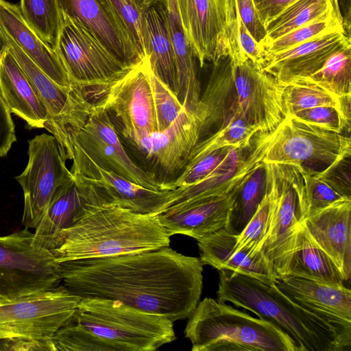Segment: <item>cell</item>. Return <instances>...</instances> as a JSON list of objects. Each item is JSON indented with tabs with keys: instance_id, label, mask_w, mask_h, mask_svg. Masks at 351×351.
I'll use <instances>...</instances> for the list:
<instances>
[{
	"instance_id": "7402d4cb",
	"label": "cell",
	"mask_w": 351,
	"mask_h": 351,
	"mask_svg": "<svg viewBox=\"0 0 351 351\" xmlns=\"http://www.w3.org/2000/svg\"><path fill=\"white\" fill-rule=\"evenodd\" d=\"M236 193L172 205L157 216L170 237L180 234L198 241L225 228Z\"/></svg>"
},
{
	"instance_id": "f1b7e54d",
	"label": "cell",
	"mask_w": 351,
	"mask_h": 351,
	"mask_svg": "<svg viewBox=\"0 0 351 351\" xmlns=\"http://www.w3.org/2000/svg\"><path fill=\"white\" fill-rule=\"evenodd\" d=\"M174 49L177 69L176 97L188 111L195 114L200 101L201 88L195 60L182 25L176 0H163Z\"/></svg>"
},
{
	"instance_id": "d4e9b609",
	"label": "cell",
	"mask_w": 351,
	"mask_h": 351,
	"mask_svg": "<svg viewBox=\"0 0 351 351\" xmlns=\"http://www.w3.org/2000/svg\"><path fill=\"white\" fill-rule=\"evenodd\" d=\"M89 204H96L86 187L73 174L54 193L38 226L34 241L40 246L53 248L59 233L75 224L86 212Z\"/></svg>"
},
{
	"instance_id": "d590c367",
	"label": "cell",
	"mask_w": 351,
	"mask_h": 351,
	"mask_svg": "<svg viewBox=\"0 0 351 351\" xmlns=\"http://www.w3.org/2000/svg\"><path fill=\"white\" fill-rule=\"evenodd\" d=\"M19 6L29 26L55 49L62 24L58 0H21Z\"/></svg>"
},
{
	"instance_id": "ab89813d",
	"label": "cell",
	"mask_w": 351,
	"mask_h": 351,
	"mask_svg": "<svg viewBox=\"0 0 351 351\" xmlns=\"http://www.w3.org/2000/svg\"><path fill=\"white\" fill-rule=\"evenodd\" d=\"M271 213V197L265 182V194L262 201L247 226L237 236V250H247L253 254L261 252L260 249L269 230Z\"/></svg>"
},
{
	"instance_id": "277c9868",
	"label": "cell",
	"mask_w": 351,
	"mask_h": 351,
	"mask_svg": "<svg viewBox=\"0 0 351 351\" xmlns=\"http://www.w3.org/2000/svg\"><path fill=\"white\" fill-rule=\"evenodd\" d=\"M72 320L120 351H154L176 339L169 319L114 300L81 298Z\"/></svg>"
},
{
	"instance_id": "f6af8a7d",
	"label": "cell",
	"mask_w": 351,
	"mask_h": 351,
	"mask_svg": "<svg viewBox=\"0 0 351 351\" xmlns=\"http://www.w3.org/2000/svg\"><path fill=\"white\" fill-rule=\"evenodd\" d=\"M239 16L251 35L262 45L266 38V29L257 13L253 0H235Z\"/></svg>"
},
{
	"instance_id": "b9f144b4",
	"label": "cell",
	"mask_w": 351,
	"mask_h": 351,
	"mask_svg": "<svg viewBox=\"0 0 351 351\" xmlns=\"http://www.w3.org/2000/svg\"><path fill=\"white\" fill-rule=\"evenodd\" d=\"M123 21L142 56L145 58L142 39V19L148 5L144 0H109Z\"/></svg>"
},
{
	"instance_id": "4dcf8cb0",
	"label": "cell",
	"mask_w": 351,
	"mask_h": 351,
	"mask_svg": "<svg viewBox=\"0 0 351 351\" xmlns=\"http://www.w3.org/2000/svg\"><path fill=\"white\" fill-rule=\"evenodd\" d=\"M341 161L323 171L300 166L306 206L305 219L335 203L351 199L350 178H346L345 173H340V167L338 169Z\"/></svg>"
},
{
	"instance_id": "8992f818",
	"label": "cell",
	"mask_w": 351,
	"mask_h": 351,
	"mask_svg": "<svg viewBox=\"0 0 351 351\" xmlns=\"http://www.w3.org/2000/svg\"><path fill=\"white\" fill-rule=\"evenodd\" d=\"M61 12L55 51L73 84L87 97L92 92L100 97L132 66L120 60L80 21Z\"/></svg>"
},
{
	"instance_id": "44dd1931",
	"label": "cell",
	"mask_w": 351,
	"mask_h": 351,
	"mask_svg": "<svg viewBox=\"0 0 351 351\" xmlns=\"http://www.w3.org/2000/svg\"><path fill=\"white\" fill-rule=\"evenodd\" d=\"M304 227L314 242L338 267L345 280L351 274V199H347L306 217Z\"/></svg>"
},
{
	"instance_id": "bcb514c9",
	"label": "cell",
	"mask_w": 351,
	"mask_h": 351,
	"mask_svg": "<svg viewBox=\"0 0 351 351\" xmlns=\"http://www.w3.org/2000/svg\"><path fill=\"white\" fill-rule=\"evenodd\" d=\"M11 112L0 93V158L6 156L12 144L16 141Z\"/></svg>"
},
{
	"instance_id": "30bf717a",
	"label": "cell",
	"mask_w": 351,
	"mask_h": 351,
	"mask_svg": "<svg viewBox=\"0 0 351 351\" xmlns=\"http://www.w3.org/2000/svg\"><path fill=\"white\" fill-rule=\"evenodd\" d=\"M193 53L202 67L229 56L235 63L248 59L237 41L235 0H176Z\"/></svg>"
},
{
	"instance_id": "9a60e30c",
	"label": "cell",
	"mask_w": 351,
	"mask_h": 351,
	"mask_svg": "<svg viewBox=\"0 0 351 351\" xmlns=\"http://www.w3.org/2000/svg\"><path fill=\"white\" fill-rule=\"evenodd\" d=\"M71 144L100 167L145 188L165 191L154 174L130 158L110 114L94 103L85 123L72 137Z\"/></svg>"
},
{
	"instance_id": "74e56055",
	"label": "cell",
	"mask_w": 351,
	"mask_h": 351,
	"mask_svg": "<svg viewBox=\"0 0 351 351\" xmlns=\"http://www.w3.org/2000/svg\"><path fill=\"white\" fill-rule=\"evenodd\" d=\"M337 32H345L341 11H333L324 18L298 27L265 44L263 47L265 54L278 53L315 38Z\"/></svg>"
},
{
	"instance_id": "c3c4849f",
	"label": "cell",
	"mask_w": 351,
	"mask_h": 351,
	"mask_svg": "<svg viewBox=\"0 0 351 351\" xmlns=\"http://www.w3.org/2000/svg\"><path fill=\"white\" fill-rule=\"evenodd\" d=\"M257 13L265 26L296 0H253Z\"/></svg>"
},
{
	"instance_id": "484cf974",
	"label": "cell",
	"mask_w": 351,
	"mask_h": 351,
	"mask_svg": "<svg viewBox=\"0 0 351 351\" xmlns=\"http://www.w3.org/2000/svg\"><path fill=\"white\" fill-rule=\"evenodd\" d=\"M0 26L52 80L74 86L55 49L29 26L19 5L0 0Z\"/></svg>"
},
{
	"instance_id": "e0dca14e",
	"label": "cell",
	"mask_w": 351,
	"mask_h": 351,
	"mask_svg": "<svg viewBox=\"0 0 351 351\" xmlns=\"http://www.w3.org/2000/svg\"><path fill=\"white\" fill-rule=\"evenodd\" d=\"M231 74L239 114L259 133L274 132L284 119L285 86L249 60L239 63L231 60Z\"/></svg>"
},
{
	"instance_id": "7dc6e473",
	"label": "cell",
	"mask_w": 351,
	"mask_h": 351,
	"mask_svg": "<svg viewBox=\"0 0 351 351\" xmlns=\"http://www.w3.org/2000/svg\"><path fill=\"white\" fill-rule=\"evenodd\" d=\"M3 350H51L56 351L51 339L18 337L5 339Z\"/></svg>"
},
{
	"instance_id": "4fadbf2b",
	"label": "cell",
	"mask_w": 351,
	"mask_h": 351,
	"mask_svg": "<svg viewBox=\"0 0 351 351\" xmlns=\"http://www.w3.org/2000/svg\"><path fill=\"white\" fill-rule=\"evenodd\" d=\"M28 162L15 177L24 195L22 222L35 229L41 221L54 193L73 178L67 160L54 136L43 133L28 141Z\"/></svg>"
},
{
	"instance_id": "83f0119b",
	"label": "cell",
	"mask_w": 351,
	"mask_h": 351,
	"mask_svg": "<svg viewBox=\"0 0 351 351\" xmlns=\"http://www.w3.org/2000/svg\"><path fill=\"white\" fill-rule=\"evenodd\" d=\"M275 285L305 307L351 322V291L344 285L334 286L290 276L278 278Z\"/></svg>"
},
{
	"instance_id": "1f68e13d",
	"label": "cell",
	"mask_w": 351,
	"mask_h": 351,
	"mask_svg": "<svg viewBox=\"0 0 351 351\" xmlns=\"http://www.w3.org/2000/svg\"><path fill=\"white\" fill-rule=\"evenodd\" d=\"M333 11H341L339 0H296L265 26L263 46Z\"/></svg>"
},
{
	"instance_id": "836d02e7",
	"label": "cell",
	"mask_w": 351,
	"mask_h": 351,
	"mask_svg": "<svg viewBox=\"0 0 351 351\" xmlns=\"http://www.w3.org/2000/svg\"><path fill=\"white\" fill-rule=\"evenodd\" d=\"M265 194L264 162L248 178L234 194L225 230L238 236L243 230Z\"/></svg>"
},
{
	"instance_id": "7c38bea8",
	"label": "cell",
	"mask_w": 351,
	"mask_h": 351,
	"mask_svg": "<svg viewBox=\"0 0 351 351\" xmlns=\"http://www.w3.org/2000/svg\"><path fill=\"white\" fill-rule=\"evenodd\" d=\"M350 138L289 117L274 130L264 163L326 167L350 157Z\"/></svg>"
},
{
	"instance_id": "ee69618b",
	"label": "cell",
	"mask_w": 351,
	"mask_h": 351,
	"mask_svg": "<svg viewBox=\"0 0 351 351\" xmlns=\"http://www.w3.org/2000/svg\"><path fill=\"white\" fill-rule=\"evenodd\" d=\"M237 41L245 57L257 68L261 69L265 58V51L251 35L243 23L236 8Z\"/></svg>"
},
{
	"instance_id": "d6986e66",
	"label": "cell",
	"mask_w": 351,
	"mask_h": 351,
	"mask_svg": "<svg viewBox=\"0 0 351 351\" xmlns=\"http://www.w3.org/2000/svg\"><path fill=\"white\" fill-rule=\"evenodd\" d=\"M58 2L62 12L80 21L127 64L134 66L145 59L109 0Z\"/></svg>"
},
{
	"instance_id": "9c48e42d",
	"label": "cell",
	"mask_w": 351,
	"mask_h": 351,
	"mask_svg": "<svg viewBox=\"0 0 351 351\" xmlns=\"http://www.w3.org/2000/svg\"><path fill=\"white\" fill-rule=\"evenodd\" d=\"M62 284L52 252L24 228L0 236V302L48 291Z\"/></svg>"
},
{
	"instance_id": "603a6c76",
	"label": "cell",
	"mask_w": 351,
	"mask_h": 351,
	"mask_svg": "<svg viewBox=\"0 0 351 351\" xmlns=\"http://www.w3.org/2000/svg\"><path fill=\"white\" fill-rule=\"evenodd\" d=\"M237 236L223 228L198 240L200 261L217 270L228 269L272 285L278 277L261 252L253 254L247 250H237Z\"/></svg>"
},
{
	"instance_id": "d6a6232c",
	"label": "cell",
	"mask_w": 351,
	"mask_h": 351,
	"mask_svg": "<svg viewBox=\"0 0 351 351\" xmlns=\"http://www.w3.org/2000/svg\"><path fill=\"white\" fill-rule=\"evenodd\" d=\"M294 84L315 86L340 99L351 97L350 40L334 51L319 70Z\"/></svg>"
},
{
	"instance_id": "4316f807",
	"label": "cell",
	"mask_w": 351,
	"mask_h": 351,
	"mask_svg": "<svg viewBox=\"0 0 351 351\" xmlns=\"http://www.w3.org/2000/svg\"><path fill=\"white\" fill-rule=\"evenodd\" d=\"M0 93L11 112L29 128H44L47 111L8 49L0 45Z\"/></svg>"
},
{
	"instance_id": "e575fe53",
	"label": "cell",
	"mask_w": 351,
	"mask_h": 351,
	"mask_svg": "<svg viewBox=\"0 0 351 351\" xmlns=\"http://www.w3.org/2000/svg\"><path fill=\"white\" fill-rule=\"evenodd\" d=\"M350 101L351 97L340 99L315 86H286L282 93L284 117L317 106H332L350 124Z\"/></svg>"
},
{
	"instance_id": "7bdbcfd3",
	"label": "cell",
	"mask_w": 351,
	"mask_h": 351,
	"mask_svg": "<svg viewBox=\"0 0 351 351\" xmlns=\"http://www.w3.org/2000/svg\"><path fill=\"white\" fill-rule=\"evenodd\" d=\"M289 117L341 134L346 129L348 131L350 129V124L346 122L338 110L332 106H317L303 110Z\"/></svg>"
},
{
	"instance_id": "2e32d148",
	"label": "cell",
	"mask_w": 351,
	"mask_h": 351,
	"mask_svg": "<svg viewBox=\"0 0 351 351\" xmlns=\"http://www.w3.org/2000/svg\"><path fill=\"white\" fill-rule=\"evenodd\" d=\"M71 173L102 205H114L143 215L162 212L172 190L154 191L135 184L96 165L86 155L73 147Z\"/></svg>"
},
{
	"instance_id": "5bb4252c",
	"label": "cell",
	"mask_w": 351,
	"mask_h": 351,
	"mask_svg": "<svg viewBox=\"0 0 351 351\" xmlns=\"http://www.w3.org/2000/svg\"><path fill=\"white\" fill-rule=\"evenodd\" d=\"M94 104L117 118L127 140L157 131L152 71L147 59L131 66L112 82Z\"/></svg>"
},
{
	"instance_id": "8d00e7d4",
	"label": "cell",
	"mask_w": 351,
	"mask_h": 351,
	"mask_svg": "<svg viewBox=\"0 0 351 351\" xmlns=\"http://www.w3.org/2000/svg\"><path fill=\"white\" fill-rule=\"evenodd\" d=\"M256 133H259L256 127L249 125L239 116L233 117L207 138L199 141L191 151L189 158L199 157L224 147L243 149L247 148Z\"/></svg>"
},
{
	"instance_id": "60d3db41",
	"label": "cell",
	"mask_w": 351,
	"mask_h": 351,
	"mask_svg": "<svg viewBox=\"0 0 351 351\" xmlns=\"http://www.w3.org/2000/svg\"><path fill=\"white\" fill-rule=\"evenodd\" d=\"M157 131L167 129L185 109L175 93L152 72Z\"/></svg>"
},
{
	"instance_id": "ac0fdd59",
	"label": "cell",
	"mask_w": 351,
	"mask_h": 351,
	"mask_svg": "<svg viewBox=\"0 0 351 351\" xmlns=\"http://www.w3.org/2000/svg\"><path fill=\"white\" fill-rule=\"evenodd\" d=\"M199 138L197 117L184 109L165 130L128 141L162 173L173 175L183 169Z\"/></svg>"
},
{
	"instance_id": "681fc988",
	"label": "cell",
	"mask_w": 351,
	"mask_h": 351,
	"mask_svg": "<svg viewBox=\"0 0 351 351\" xmlns=\"http://www.w3.org/2000/svg\"><path fill=\"white\" fill-rule=\"evenodd\" d=\"M145 2L147 3V4H149L151 3L152 2H154L155 1H157V0H144Z\"/></svg>"
},
{
	"instance_id": "8fae6325",
	"label": "cell",
	"mask_w": 351,
	"mask_h": 351,
	"mask_svg": "<svg viewBox=\"0 0 351 351\" xmlns=\"http://www.w3.org/2000/svg\"><path fill=\"white\" fill-rule=\"evenodd\" d=\"M80 299L61 284L48 291L0 302V339H51L73 319Z\"/></svg>"
},
{
	"instance_id": "52a82bcc",
	"label": "cell",
	"mask_w": 351,
	"mask_h": 351,
	"mask_svg": "<svg viewBox=\"0 0 351 351\" xmlns=\"http://www.w3.org/2000/svg\"><path fill=\"white\" fill-rule=\"evenodd\" d=\"M264 168L271 213L260 251L280 278L293 250L297 231L305 219L302 180L299 165L264 163Z\"/></svg>"
},
{
	"instance_id": "5b68a950",
	"label": "cell",
	"mask_w": 351,
	"mask_h": 351,
	"mask_svg": "<svg viewBox=\"0 0 351 351\" xmlns=\"http://www.w3.org/2000/svg\"><path fill=\"white\" fill-rule=\"evenodd\" d=\"M219 300L230 302L276 325L292 340L298 351H331L275 284L268 285L228 269L219 271Z\"/></svg>"
},
{
	"instance_id": "ffe728a7",
	"label": "cell",
	"mask_w": 351,
	"mask_h": 351,
	"mask_svg": "<svg viewBox=\"0 0 351 351\" xmlns=\"http://www.w3.org/2000/svg\"><path fill=\"white\" fill-rule=\"evenodd\" d=\"M350 36L345 32L325 34L289 49L265 54L261 69L284 86L295 84L319 70Z\"/></svg>"
},
{
	"instance_id": "7a4b0ae2",
	"label": "cell",
	"mask_w": 351,
	"mask_h": 351,
	"mask_svg": "<svg viewBox=\"0 0 351 351\" xmlns=\"http://www.w3.org/2000/svg\"><path fill=\"white\" fill-rule=\"evenodd\" d=\"M169 243L157 215L90 204L78 221L59 233L51 252L62 263L154 250Z\"/></svg>"
},
{
	"instance_id": "f35d334b",
	"label": "cell",
	"mask_w": 351,
	"mask_h": 351,
	"mask_svg": "<svg viewBox=\"0 0 351 351\" xmlns=\"http://www.w3.org/2000/svg\"><path fill=\"white\" fill-rule=\"evenodd\" d=\"M56 351H120L114 344L71 320L51 337Z\"/></svg>"
},
{
	"instance_id": "cb8c5ba5",
	"label": "cell",
	"mask_w": 351,
	"mask_h": 351,
	"mask_svg": "<svg viewBox=\"0 0 351 351\" xmlns=\"http://www.w3.org/2000/svg\"><path fill=\"white\" fill-rule=\"evenodd\" d=\"M145 57L152 72L174 93L177 91V69L167 8L163 0L148 4L142 19Z\"/></svg>"
},
{
	"instance_id": "6da1fadb",
	"label": "cell",
	"mask_w": 351,
	"mask_h": 351,
	"mask_svg": "<svg viewBox=\"0 0 351 351\" xmlns=\"http://www.w3.org/2000/svg\"><path fill=\"white\" fill-rule=\"evenodd\" d=\"M59 264L62 285L73 294L117 300L173 322L190 316L203 287L200 259L169 246Z\"/></svg>"
},
{
	"instance_id": "f546056e",
	"label": "cell",
	"mask_w": 351,
	"mask_h": 351,
	"mask_svg": "<svg viewBox=\"0 0 351 351\" xmlns=\"http://www.w3.org/2000/svg\"><path fill=\"white\" fill-rule=\"evenodd\" d=\"M284 276L334 286H343L346 281L332 260L311 239L303 222L297 231L293 248L282 276Z\"/></svg>"
},
{
	"instance_id": "3957f363",
	"label": "cell",
	"mask_w": 351,
	"mask_h": 351,
	"mask_svg": "<svg viewBox=\"0 0 351 351\" xmlns=\"http://www.w3.org/2000/svg\"><path fill=\"white\" fill-rule=\"evenodd\" d=\"M189 317L184 335L192 351H298L276 325L219 299L204 298Z\"/></svg>"
},
{
	"instance_id": "ba28073f",
	"label": "cell",
	"mask_w": 351,
	"mask_h": 351,
	"mask_svg": "<svg viewBox=\"0 0 351 351\" xmlns=\"http://www.w3.org/2000/svg\"><path fill=\"white\" fill-rule=\"evenodd\" d=\"M0 45L18 62L48 113L45 129L56 138L66 160H72L71 138L84 125L93 103L75 86H62L47 76L0 26Z\"/></svg>"
}]
</instances>
